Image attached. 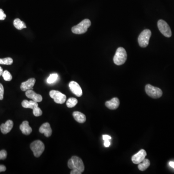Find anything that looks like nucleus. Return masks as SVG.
Returning a JSON list of instances; mask_svg holds the SVG:
<instances>
[{
	"instance_id": "nucleus-11",
	"label": "nucleus",
	"mask_w": 174,
	"mask_h": 174,
	"mask_svg": "<svg viewBox=\"0 0 174 174\" xmlns=\"http://www.w3.org/2000/svg\"><path fill=\"white\" fill-rule=\"evenodd\" d=\"M35 83V79L31 78L27 81L22 82L20 86V89L22 91H27V90H33V87Z\"/></svg>"
},
{
	"instance_id": "nucleus-15",
	"label": "nucleus",
	"mask_w": 174,
	"mask_h": 174,
	"mask_svg": "<svg viewBox=\"0 0 174 174\" xmlns=\"http://www.w3.org/2000/svg\"><path fill=\"white\" fill-rule=\"evenodd\" d=\"M120 102L118 98L115 97L110 100V101H107L105 103V105L108 109L111 110L116 109L119 107Z\"/></svg>"
},
{
	"instance_id": "nucleus-27",
	"label": "nucleus",
	"mask_w": 174,
	"mask_h": 174,
	"mask_svg": "<svg viewBox=\"0 0 174 174\" xmlns=\"http://www.w3.org/2000/svg\"><path fill=\"white\" fill-rule=\"evenodd\" d=\"M3 94H4V88L3 86L0 83V100L3 99Z\"/></svg>"
},
{
	"instance_id": "nucleus-29",
	"label": "nucleus",
	"mask_w": 174,
	"mask_h": 174,
	"mask_svg": "<svg viewBox=\"0 0 174 174\" xmlns=\"http://www.w3.org/2000/svg\"><path fill=\"white\" fill-rule=\"evenodd\" d=\"M103 140H109L111 139V136H109L108 135H103Z\"/></svg>"
},
{
	"instance_id": "nucleus-6",
	"label": "nucleus",
	"mask_w": 174,
	"mask_h": 174,
	"mask_svg": "<svg viewBox=\"0 0 174 174\" xmlns=\"http://www.w3.org/2000/svg\"><path fill=\"white\" fill-rule=\"evenodd\" d=\"M145 91L147 95L153 99L160 98L163 95V91L161 89L150 84H147L146 86Z\"/></svg>"
},
{
	"instance_id": "nucleus-20",
	"label": "nucleus",
	"mask_w": 174,
	"mask_h": 174,
	"mask_svg": "<svg viewBox=\"0 0 174 174\" xmlns=\"http://www.w3.org/2000/svg\"><path fill=\"white\" fill-rule=\"evenodd\" d=\"M14 26H15L17 29L21 30L23 29L26 28V24L23 22L19 18H16L14 20Z\"/></svg>"
},
{
	"instance_id": "nucleus-18",
	"label": "nucleus",
	"mask_w": 174,
	"mask_h": 174,
	"mask_svg": "<svg viewBox=\"0 0 174 174\" xmlns=\"http://www.w3.org/2000/svg\"><path fill=\"white\" fill-rule=\"evenodd\" d=\"M23 107L26 108H30L34 109L35 108L38 107V104L36 102L34 101L33 100H30V101L28 100H23L22 103Z\"/></svg>"
},
{
	"instance_id": "nucleus-33",
	"label": "nucleus",
	"mask_w": 174,
	"mask_h": 174,
	"mask_svg": "<svg viewBox=\"0 0 174 174\" xmlns=\"http://www.w3.org/2000/svg\"><path fill=\"white\" fill-rule=\"evenodd\" d=\"M170 166L172 167V168H174V162H170L169 163Z\"/></svg>"
},
{
	"instance_id": "nucleus-5",
	"label": "nucleus",
	"mask_w": 174,
	"mask_h": 174,
	"mask_svg": "<svg viewBox=\"0 0 174 174\" xmlns=\"http://www.w3.org/2000/svg\"><path fill=\"white\" fill-rule=\"evenodd\" d=\"M152 35L151 30L146 29L141 32L138 38V44L142 47H146L148 46L149 39Z\"/></svg>"
},
{
	"instance_id": "nucleus-34",
	"label": "nucleus",
	"mask_w": 174,
	"mask_h": 174,
	"mask_svg": "<svg viewBox=\"0 0 174 174\" xmlns=\"http://www.w3.org/2000/svg\"><path fill=\"white\" fill-rule=\"evenodd\" d=\"M3 72V69H2V68L1 67H0V76L2 75Z\"/></svg>"
},
{
	"instance_id": "nucleus-31",
	"label": "nucleus",
	"mask_w": 174,
	"mask_h": 174,
	"mask_svg": "<svg viewBox=\"0 0 174 174\" xmlns=\"http://www.w3.org/2000/svg\"><path fill=\"white\" fill-rule=\"evenodd\" d=\"M110 145V142L109 140L104 141V146L105 147H109Z\"/></svg>"
},
{
	"instance_id": "nucleus-2",
	"label": "nucleus",
	"mask_w": 174,
	"mask_h": 174,
	"mask_svg": "<svg viewBox=\"0 0 174 174\" xmlns=\"http://www.w3.org/2000/svg\"><path fill=\"white\" fill-rule=\"evenodd\" d=\"M68 166L71 169L78 170L81 172L84 171V163L81 159L78 156H73L68 162Z\"/></svg>"
},
{
	"instance_id": "nucleus-9",
	"label": "nucleus",
	"mask_w": 174,
	"mask_h": 174,
	"mask_svg": "<svg viewBox=\"0 0 174 174\" xmlns=\"http://www.w3.org/2000/svg\"><path fill=\"white\" fill-rule=\"evenodd\" d=\"M147 156V152L144 149H141L137 153L133 155L132 157V161L135 164H139L142 162Z\"/></svg>"
},
{
	"instance_id": "nucleus-32",
	"label": "nucleus",
	"mask_w": 174,
	"mask_h": 174,
	"mask_svg": "<svg viewBox=\"0 0 174 174\" xmlns=\"http://www.w3.org/2000/svg\"><path fill=\"white\" fill-rule=\"evenodd\" d=\"M6 170V166L3 165H0V172H4Z\"/></svg>"
},
{
	"instance_id": "nucleus-23",
	"label": "nucleus",
	"mask_w": 174,
	"mask_h": 174,
	"mask_svg": "<svg viewBox=\"0 0 174 174\" xmlns=\"http://www.w3.org/2000/svg\"><path fill=\"white\" fill-rule=\"evenodd\" d=\"M13 63V60L11 58L7 57L6 58L0 59V64L11 65Z\"/></svg>"
},
{
	"instance_id": "nucleus-14",
	"label": "nucleus",
	"mask_w": 174,
	"mask_h": 174,
	"mask_svg": "<svg viewBox=\"0 0 174 174\" xmlns=\"http://www.w3.org/2000/svg\"><path fill=\"white\" fill-rule=\"evenodd\" d=\"M14 123L11 120H8L5 123L2 124L0 126V129L2 133L3 134H6L9 133L13 127Z\"/></svg>"
},
{
	"instance_id": "nucleus-10",
	"label": "nucleus",
	"mask_w": 174,
	"mask_h": 174,
	"mask_svg": "<svg viewBox=\"0 0 174 174\" xmlns=\"http://www.w3.org/2000/svg\"><path fill=\"white\" fill-rule=\"evenodd\" d=\"M69 87L71 91L76 96L81 97L82 95V89L77 82L71 81L69 84Z\"/></svg>"
},
{
	"instance_id": "nucleus-4",
	"label": "nucleus",
	"mask_w": 174,
	"mask_h": 174,
	"mask_svg": "<svg viewBox=\"0 0 174 174\" xmlns=\"http://www.w3.org/2000/svg\"><path fill=\"white\" fill-rule=\"evenodd\" d=\"M30 148L33 152L34 156L39 157L45 150V145L41 141L35 140L31 143Z\"/></svg>"
},
{
	"instance_id": "nucleus-30",
	"label": "nucleus",
	"mask_w": 174,
	"mask_h": 174,
	"mask_svg": "<svg viewBox=\"0 0 174 174\" xmlns=\"http://www.w3.org/2000/svg\"><path fill=\"white\" fill-rule=\"evenodd\" d=\"M71 174H82V172L80 171H79L78 170L72 169V171L70 172Z\"/></svg>"
},
{
	"instance_id": "nucleus-25",
	"label": "nucleus",
	"mask_w": 174,
	"mask_h": 174,
	"mask_svg": "<svg viewBox=\"0 0 174 174\" xmlns=\"http://www.w3.org/2000/svg\"><path fill=\"white\" fill-rule=\"evenodd\" d=\"M42 113H43L42 111L38 107L35 108V109H33V114H34V116H35V117H39V116H41Z\"/></svg>"
},
{
	"instance_id": "nucleus-17",
	"label": "nucleus",
	"mask_w": 174,
	"mask_h": 174,
	"mask_svg": "<svg viewBox=\"0 0 174 174\" xmlns=\"http://www.w3.org/2000/svg\"><path fill=\"white\" fill-rule=\"evenodd\" d=\"M73 116L75 119L78 123H83L86 120V117L85 115L79 111H75L73 112Z\"/></svg>"
},
{
	"instance_id": "nucleus-8",
	"label": "nucleus",
	"mask_w": 174,
	"mask_h": 174,
	"mask_svg": "<svg viewBox=\"0 0 174 174\" xmlns=\"http://www.w3.org/2000/svg\"><path fill=\"white\" fill-rule=\"evenodd\" d=\"M50 96L54 100L56 103L63 104L67 100V96L60 91L52 90L50 92Z\"/></svg>"
},
{
	"instance_id": "nucleus-22",
	"label": "nucleus",
	"mask_w": 174,
	"mask_h": 174,
	"mask_svg": "<svg viewBox=\"0 0 174 174\" xmlns=\"http://www.w3.org/2000/svg\"><path fill=\"white\" fill-rule=\"evenodd\" d=\"M58 78V75L57 74H56V73L52 74L47 78V82L48 84H52L57 81Z\"/></svg>"
},
{
	"instance_id": "nucleus-16",
	"label": "nucleus",
	"mask_w": 174,
	"mask_h": 174,
	"mask_svg": "<svg viewBox=\"0 0 174 174\" xmlns=\"http://www.w3.org/2000/svg\"><path fill=\"white\" fill-rule=\"evenodd\" d=\"M19 128L24 135H29L32 133V128L30 126L28 121H23L22 124L20 125Z\"/></svg>"
},
{
	"instance_id": "nucleus-3",
	"label": "nucleus",
	"mask_w": 174,
	"mask_h": 174,
	"mask_svg": "<svg viewBox=\"0 0 174 174\" xmlns=\"http://www.w3.org/2000/svg\"><path fill=\"white\" fill-rule=\"evenodd\" d=\"M127 58V53L124 48L122 47H119L114 57V63L117 65H122L125 63Z\"/></svg>"
},
{
	"instance_id": "nucleus-21",
	"label": "nucleus",
	"mask_w": 174,
	"mask_h": 174,
	"mask_svg": "<svg viewBox=\"0 0 174 174\" xmlns=\"http://www.w3.org/2000/svg\"><path fill=\"white\" fill-rule=\"evenodd\" d=\"M78 101L75 98H70L67 102V106L68 107L72 108L75 107Z\"/></svg>"
},
{
	"instance_id": "nucleus-13",
	"label": "nucleus",
	"mask_w": 174,
	"mask_h": 174,
	"mask_svg": "<svg viewBox=\"0 0 174 174\" xmlns=\"http://www.w3.org/2000/svg\"><path fill=\"white\" fill-rule=\"evenodd\" d=\"M39 132L41 134H44L46 137L51 136L52 133V131L50 124L48 123H46L42 125L39 128Z\"/></svg>"
},
{
	"instance_id": "nucleus-26",
	"label": "nucleus",
	"mask_w": 174,
	"mask_h": 174,
	"mask_svg": "<svg viewBox=\"0 0 174 174\" xmlns=\"http://www.w3.org/2000/svg\"><path fill=\"white\" fill-rule=\"evenodd\" d=\"M7 152L5 150L0 151V160H5L7 157Z\"/></svg>"
},
{
	"instance_id": "nucleus-19",
	"label": "nucleus",
	"mask_w": 174,
	"mask_h": 174,
	"mask_svg": "<svg viewBox=\"0 0 174 174\" xmlns=\"http://www.w3.org/2000/svg\"><path fill=\"white\" fill-rule=\"evenodd\" d=\"M150 164L151 163H150L149 160L145 159L142 162L139 163L138 164V169L142 171H145L149 167Z\"/></svg>"
},
{
	"instance_id": "nucleus-24",
	"label": "nucleus",
	"mask_w": 174,
	"mask_h": 174,
	"mask_svg": "<svg viewBox=\"0 0 174 174\" xmlns=\"http://www.w3.org/2000/svg\"><path fill=\"white\" fill-rule=\"evenodd\" d=\"M2 76L5 81H10L12 79V76L11 74H10V72L7 70L3 71Z\"/></svg>"
},
{
	"instance_id": "nucleus-12",
	"label": "nucleus",
	"mask_w": 174,
	"mask_h": 174,
	"mask_svg": "<svg viewBox=\"0 0 174 174\" xmlns=\"http://www.w3.org/2000/svg\"><path fill=\"white\" fill-rule=\"evenodd\" d=\"M25 95L28 98L32 99L33 101L37 103L41 102L43 100L42 96L40 95L37 94L32 90H27L25 92Z\"/></svg>"
},
{
	"instance_id": "nucleus-28",
	"label": "nucleus",
	"mask_w": 174,
	"mask_h": 174,
	"mask_svg": "<svg viewBox=\"0 0 174 174\" xmlns=\"http://www.w3.org/2000/svg\"><path fill=\"white\" fill-rule=\"evenodd\" d=\"M6 16L3 10L2 9H0V20H3L6 19Z\"/></svg>"
},
{
	"instance_id": "nucleus-1",
	"label": "nucleus",
	"mask_w": 174,
	"mask_h": 174,
	"mask_svg": "<svg viewBox=\"0 0 174 174\" xmlns=\"http://www.w3.org/2000/svg\"><path fill=\"white\" fill-rule=\"evenodd\" d=\"M91 25V22L90 19H85L82 20L78 25L72 28V32L76 34H81L85 33L88 28Z\"/></svg>"
},
{
	"instance_id": "nucleus-7",
	"label": "nucleus",
	"mask_w": 174,
	"mask_h": 174,
	"mask_svg": "<svg viewBox=\"0 0 174 174\" xmlns=\"http://www.w3.org/2000/svg\"><path fill=\"white\" fill-rule=\"evenodd\" d=\"M158 27L160 31L164 36L170 37L172 35L171 29L166 22L164 20L160 19L158 22Z\"/></svg>"
}]
</instances>
